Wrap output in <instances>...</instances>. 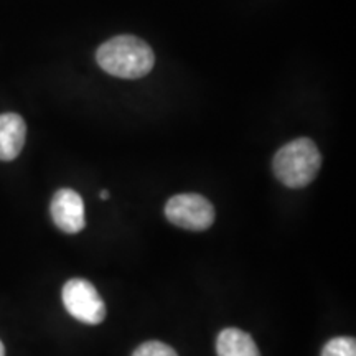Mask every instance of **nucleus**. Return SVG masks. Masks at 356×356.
I'll use <instances>...</instances> for the list:
<instances>
[{"instance_id": "9", "label": "nucleus", "mask_w": 356, "mask_h": 356, "mask_svg": "<svg viewBox=\"0 0 356 356\" xmlns=\"http://www.w3.org/2000/svg\"><path fill=\"white\" fill-rule=\"evenodd\" d=\"M132 356H178V353L162 341H145L134 350Z\"/></svg>"}, {"instance_id": "4", "label": "nucleus", "mask_w": 356, "mask_h": 356, "mask_svg": "<svg viewBox=\"0 0 356 356\" xmlns=\"http://www.w3.org/2000/svg\"><path fill=\"white\" fill-rule=\"evenodd\" d=\"M165 216L172 225L184 229L203 231L215 221V208L202 195H175L165 204Z\"/></svg>"}, {"instance_id": "7", "label": "nucleus", "mask_w": 356, "mask_h": 356, "mask_svg": "<svg viewBox=\"0 0 356 356\" xmlns=\"http://www.w3.org/2000/svg\"><path fill=\"white\" fill-rule=\"evenodd\" d=\"M218 356H261L252 337L239 328H225L216 338Z\"/></svg>"}, {"instance_id": "10", "label": "nucleus", "mask_w": 356, "mask_h": 356, "mask_svg": "<svg viewBox=\"0 0 356 356\" xmlns=\"http://www.w3.org/2000/svg\"><path fill=\"white\" fill-rule=\"evenodd\" d=\"M109 198V191L108 190H102L101 191V200H108Z\"/></svg>"}, {"instance_id": "8", "label": "nucleus", "mask_w": 356, "mask_h": 356, "mask_svg": "<svg viewBox=\"0 0 356 356\" xmlns=\"http://www.w3.org/2000/svg\"><path fill=\"white\" fill-rule=\"evenodd\" d=\"M322 356H356V341L353 337H337L323 346Z\"/></svg>"}, {"instance_id": "3", "label": "nucleus", "mask_w": 356, "mask_h": 356, "mask_svg": "<svg viewBox=\"0 0 356 356\" xmlns=\"http://www.w3.org/2000/svg\"><path fill=\"white\" fill-rule=\"evenodd\" d=\"M65 309L71 317L88 325H97L106 318V305L99 292L86 279H71L65 284L63 292Z\"/></svg>"}, {"instance_id": "2", "label": "nucleus", "mask_w": 356, "mask_h": 356, "mask_svg": "<svg viewBox=\"0 0 356 356\" xmlns=\"http://www.w3.org/2000/svg\"><path fill=\"white\" fill-rule=\"evenodd\" d=\"M322 155L314 140L302 137L279 149L273 160L274 175L289 188H304L318 175Z\"/></svg>"}, {"instance_id": "1", "label": "nucleus", "mask_w": 356, "mask_h": 356, "mask_svg": "<svg viewBox=\"0 0 356 356\" xmlns=\"http://www.w3.org/2000/svg\"><path fill=\"white\" fill-rule=\"evenodd\" d=\"M96 60L106 73L124 79L144 78L155 63L152 48L132 35H121L102 43L96 51Z\"/></svg>"}, {"instance_id": "6", "label": "nucleus", "mask_w": 356, "mask_h": 356, "mask_svg": "<svg viewBox=\"0 0 356 356\" xmlns=\"http://www.w3.org/2000/svg\"><path fill=\"white\" fill-rule=\"evenodd\" d=\"M26 137L25 121L19 114L0 115V160L17 159L24 149Z\"/></svg>"}, {"instance_id": "5", "label": "nucleus", "mask_w": 356, "mask_h": 356, "mask_svg": "<svg viewBox=\"0 0 356 356\" xmlns=\"http://www.w3.org/2000/svg\"><path fill=\"white\" fill-rule=\"evenodd\" d=\"M50 211L53 222L68 234L79 233L86 225L83 198L71 188H61L56 191L51 200Z\"/></svg>"}, {"instance_id": "11", "label": "nucleus", "mask_w": 356, "mask_h": 356, "mask_svg": "<svg viewBox=\"0 0 356 356\" xmlns=\"http://www.w3.org/2000/svg\"><path fill=\"white\" fill-rule=\"evenodd\" d=\"M0 356H6V348H3L2 341H0Z\"/></svg>"}]
</instances>
